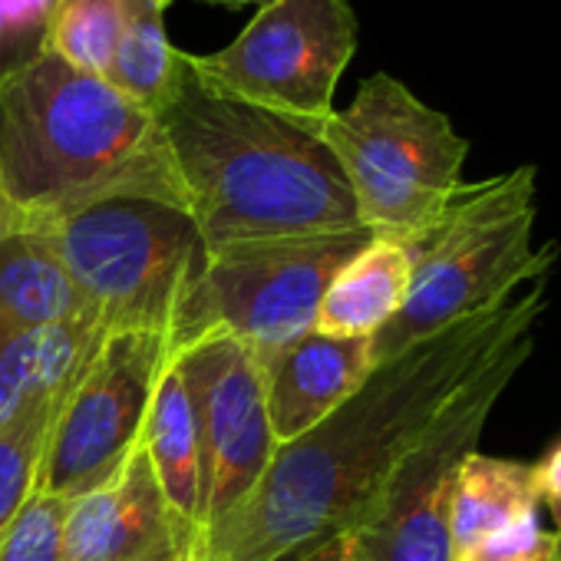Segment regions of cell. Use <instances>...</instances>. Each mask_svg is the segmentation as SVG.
Wrapping results in <instances>:
<instances>
[{"instance_id":"cell-1","label":"cell","mask_w":561,"mask_h":561,"mask_svg":"<svg viewBox=\"0 0 561 561\" xmlns=\"http://www.w3.org/2000/svg\"><path fill=\"white\" fill-rule=\"evenodd\" d=\"M545 277L505 305L377 364L367 383L311 433L280 443L257 485L202 535V561H291L354 531L400 459L456 393L508 344L535 334Z\"/></svg>"},{"instance_id":"cell-2","label":"cell","mask_w":561,"mask_h":561,"mask_svg":"<svg viewBox=\"0 0 561 561\" xmlns=\"http://www.w3.org/2000/svg\"><path fill=\"white\" fill-rule=\"evenodd\" d=\"M205 254L364 228L321 126L241 103L205 83L185 54L175 96L156 116Z\"/></svg>"},{"instance_id":"cell-3","label":"cell","mask_w":561,"mask_h":561,"mask_svg":"<svg viewBox=\"0 0 561 561\" xmlns=\"http://www.w3.org/2000/svg\"><path fill=\"white\" fill-rule=\"evenodd\" d=\"M0 188L24 228L116 198L188 211L159 119L50 50L0 83Z\"/></svg>"},{"instance_id":"cell-4","label":"cell","mask_w":561,"mask_h":561,"mask_svg":"<svg viewBox=\"0 0 561 561\" xmlns=\"http://www.w3.org/2000/svg\"><path fill=\"white\" fill-rule=\"evenodd\" d=\"M531 228L535 165L462 182L443 215L403 241L413 257L410 291L397 318L370 337L374 364H387L456 321L505 305L535 277H548L558 244L535 251Z\"/></svg>"},{"instance_id":"cell-5","label":"cell","mask_w":561,"mask_h":561,"mask_svg":"<svg viewBox=\"0 0 561 561\" xmlns=\"http://www.w3.org/2000/svg\"><path fill=\"white\" fill-rule=\"evenodd\" d=\"M321 139L337 156L360 221L374 234L400 241L420 234L462 188L469 142L446 113L390 73L367 77L354 103L321 123Z\"/></svg>"},{"instance_id":"cell-6","label":"cell","mask_w":561,"mask_h":561,"mask_svg":"<svg viewBox=\"0 0 561 561\" xmlns=\"http://www.w3.org/2000/svg\"><path fill=\"white\" fill-rule=\"evenodd\" d=\"M87 311L110 331L172 337L179 311L205 264L188 211L116 198L47 228Z\"/></svg>"},{"instance_id":"cell-7","label":"cell","mask_w":561,"mask_h":561,"mask_svg":"<svg viewBox=\"0 0 561 561\" xmlns=\"http://www.w3.org/2000/svg\"><path fill=\"white\" fill-rule=\"evenodd\" d=\"M374 238L370 228L314 238H277L205 254L172 328V354L205 334L248 344L257 360L280 354L314 331L334 274Z\"/></svg>"},{"instance_id":"cell-8","label":"cell","mask_w":561,"mask_h":561,"mask_svg":"<svg viewBox=\"0 0 561 561\" xmlns=\"http://www.w3.org/2000/svg\"><path fill=\"white\" fill-rule=\"evenodd\" d=\"M357 44L351 0H267L228 47L188 54V64L241 103L321 126Z\"/></svg>"},{"instance_id":"cell-9","label":"cell","mask_w":561,"mask_h":561,"mask_svg":"<svg viewBox=\"0 0 561 561\" xmlns=\"http://www.w3.org/2000/svg\"><path fill=\"white\" fill-rule=\"evenodd\" d=\"M535 334L495 354L400 459L367 518L351 531L360 561H453L449 505L459 466L479 449L495 400L522 370Z\"/></svg>"},{"instance_id":"cell-10","label":"cell","mask_w":561,"mask_h":561,"mask_svg":"<svg viewBox=\"0 0 561 561\" xmlns=\"http://www.w3.org/2000/svg\"><path fill=\"white\" fill-rule=\"evenodd\" d=\"M169 360L172 347L162 334H110L54 416L34 492L73 502L116 479L139 446L156 383Z\"/></svg>"},{"instance_id":"cell-11","label":"cell","mask_w":561,"mask_h":561,"mask_svg":"<svg viewBox=\"0 0 561 561\" xmlns=\"http://www.w3.org/2000/svg\"><path fill=\"white\" fill-rule=\"evenodd\" d=\"M172 357L198 426L205 531L257 485L277 443L267 423L261 360L248 344L205 334Z\"/></svg>"},{"instance_id":"cell-12","label":"cell","mask_w":561,"mask_h":561,"mask_svg":"<svg viewBox=\"0 0 561 561\" xmlns=\"http://www.w3.org/2000/svg\"><path fill=\"white\" fill-rule=\"evenodd\" d=\"M202 531L165 499L142 446L106 485L70 502L60 561H182Z\"/></svg>"},{"instance_id":"cell-13","label":"cell","mask_w":561,"mask_h":561,"mask_svg":"<svg viewBox=\"0 0 561 561\" xmlns=\"http://www.w3.org/2000/svg\"><path fill=\"white\" fill-rule=\"evenodd\" d=\"M374 367L367 337H328L318 331L267 357L261 374L274 443H291L324 423L367 383Z\"/></svg>"},{"instance_id":"cell-14","label":"cell","mask_w":561,"mask_h":561,"mask_svg":"<svg viewBox=\"0 0 561 561\" xmlns=\"http://www.w3.org/2000/svg\"><path fill=\"white\" fill-rule=\"evenodd\" d=\"M90 314L47 234L18 228L0 238V347L8 341Z\"/></svg>"},{"instance_id":"cell-15","label":"cell","mask_w":561,"mask_h":561,"mask_svg":"<svg viewBox=\"0 0 561 561\" xmlns=\"http://www.w3.org/2000/svg\"><path fill=\"white\" fill-rule=\"evenodd\" d=\"M413 277L410 248L400 238L374 234L331 280L314 331L328 337H374L407 301Z\"/></svg>"},{"instance_id":"cell-16","label":"cell","mask_w":561,"mask_h":561,"mask_svg":"<svg viewBox=\"0 0 561 561\" xmlns=\"http://www.w3.org/2000/svg\"><path fill=\"white\" fill-rule=\"evenodd\" d=\"M139 446L146 449L172 508L202 531V446L192 400L175 367V357L165 364L156 383Z\"/></svg>"},{"instance_id":"cell-17","label":"cell","mask_w":561,"mask_h":561,"mask_svg":"<svg viewBox=\"0 0 561 561\" xmlns=\"http://www.w3.org/2000/svg\"><path fill=\"white\" fill-rule=\"evenodd\" d=\"M106 337L110 331L93 314L27 331L0 347V374L27 403H64Z\"/></svg>"},{"instance_id":"cell-18","label":"cell","mask_w":561,"mask_h":561,"mask_svg":"<svg viewBox=\"0 0 561 561\" xmlns=\"http://www.w3.org/2000/svg\"><path fill=\"white\" fill-rule=\"evenodd\" d=\"M538 508L535 466L515 459L469 453L459 466L453 505H449V545L453 558Z\"/></svg>"},{"instance_id":"cell-19","label":"cell","mask_w":561,"mask_h":561,"mask_svg":"<svg viewBox=\"0 0 561 561\" xmlns=\"http://www.w3.org/2000/svg\"><path fill=\"white\" fill-rule=\"evenodd\" d=\"M165 0H126L123 31L103 77L152 116L175 96L185 70V54L172 47L165 31Z\"/></svg>"},{"instance_id":"cell-20","label":"cell","mask_w":561,"mask_h":561,"mask_svg":"<svg viewBox=\"0 0 561 561\" xmlns=\"http://www.w3.org/2000/svg\"><path fill=\"white\" fill-rule=\"evenodd\" d=\"M126 18V0H57L47 47L70 67L106 77L119 31Z\"/></svg>"},{"instance_id":"cell-21","label":"cell","mask_w":561,"mask_h":561,"mask_svg":"<svg viewBox=\"0 0 561 561\" xmlns=\"http://www.w3.org/2000/svg\"><path fill=\"white\" fill-rule=\"evenodd\" d=\"M57 410V400L31 403L0 430V531L11 525V518L34 495V479Z\"/></svg>"},{"instance_id":"cell-22","label":"cell","mask_w":561,"mask_h":561,"mask_svg":"<svg viewBox=\"0 0 561 561\" xmlns=\"http://www.w3.org/2000/svg\"><path fill=\"white\" fill-rule=\"evenodd\" d=\"M70 499L34 492L0 531V561H60Z\"/></svg>"},{"instance_id":"cell-23","label":"cell","mask_w":561,"mask_h":561,"mask_svg":"<svg viewBox=\"0 0 561 561\" xmlns=\"http://www.w3.org/2000/svg\"><path fill=\"white\" fill-rule=\"evenodd\" d=\"M57 0H0V83L47 47Z\"/></svg>"},{"instance_id":"cell-24","label":"cell","mask_w":561,"mask_h":561,"mask_svg":"<svg viewBox=\"0 0 561 561\" xmlns=\"http://www.w3.org/2000/svg\"><path fill=\"white\" fill-rule=\"evenodd\" d=\"M554 531H545L538 522V508L525 512L522 518L508 522L505 528L492 531L469 551L456 554L453 561H551L558 554Z\"/></svg>"},{"instance_id":"cell-25","label":"cell","mask_w":561,"mask_h":561,"mask_svg":"<svg viewBox=\"0 0 561 561\" xmlns=\"http://www.w3.org/2000/svg\"><path fill=\"white\" fill-rule=\"evenodd\" d=\"M535 485H538V502H545L551 512L554 538L561 545V443L535 466Z\"/></svg>"},{"instance_id":"cell-26","label":"cell","mask_w":561,"mask_h":561,"mask_svg":"<svg viewBox=\"0 0 561 561\" xmlns=\"http://www.w3.org/2000/svg\"><path fill=\"white\" fill-rule=\"evenodd\" d=\"M291 561H360V558H357L354 535H351V531H341V535H331V538H324L321 545L301 551V554L291 558Z\"/></svg>"},{"instance_id":"cell-27","label":"cell","mask_w":561,"mask_h":561,"mask_svg":"<svg viewBox=\"0 0 561 561\" xmlns=\"http://www.w3.org/2000/svg\"><path fill=\"white\" fill-rule=\"evenodd\" d=\"M24 407H31V403L14 390V383L4 374H0V430H4Z\"/></svg>"},{"instance_id":"cell-28","label":"cell","mask_w":561,"mask_h":561,"mask_svg":"<svg viewBox=\"0 0 561 561\" xmlns=\"http://www.w3.org/2000/svg\"><path fill=\"white\" fill-rule=\"evenodd\" d=\"M18 228H24V225H21L18 211L11 208V202H8L4 188H0V238L11 234V231H18Z\"/></svg>"},{"instance_id":"cell-29","label":"cell","mask_w":561,"mask_h":561,"mask_svg":"<svg viewBox=\"0 0 561 561\" xmlns=\"http://www.w3.org/2000/svg\"><path fill=\"white\" fill-rule=\"evenodd\" d=\"M172 4V0H165ZM208 4H221V8H244V4H267V0H208Z\"/></svg>"},{"instance_id":"cell-30","label":"cell","mask_w":561,"mask_h":561,"mask_svg":"<svg viewBox=\"0 0 561 561\" xmlns=\"http://www.w3.org/2000/svg\"><path fill=\"white\" fill-rule=\"evenodd\" d=\"M182 561H202V548H198V551H192V554H185Z\"/></svg>"},{"instance_id":"cell-31","label":"cell","mask_w":561,"mask_h":561,"mask_svg":"<svg viewBox=\"0 0 561 561\" xmlns=\"http://www.w3.org/2000/svg\"><path fill=\"white\" fill-rule=\"evenodd\" d=\"M551 561H561V548H558V554H554V558H551Z\"/></svg>"}]
</instances>
